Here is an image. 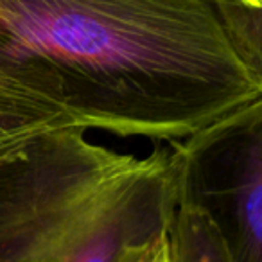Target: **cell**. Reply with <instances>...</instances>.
<instances>
[{
	"label": "cell",
	"mask_w": 262,
	"mask_h": 262,
	"mask_svg": "<svg viewBox=\"0 0 262 262\" xmlns=\"http://www.w3.org/2000/svg\"><path fill=\"white\" fill-rule=\"evenodd\" d=\"M171 153L178 203L207 219L233 262H262V94Z\"/></svg>",
	"instance_id": "3"
},
{
	"label": "cell",
	"mask_w": 262,
	"mask_h": 262,
	"mask_svg": "<svg viewBox=\"0 0 262 262\" xmlns=\"http://www.w3.org/2000/svg\"><path fill=\"white\" fill-rule=\"evenodd\" d=\"M217 2H228V4H235L241 8H250V9H260L262 0H217Z\"/></svg>",
	"instance_id": "8"
},
{
	"label": "cell",
	"mask_w": 262,
	"mask_h": 262,
	"mask_svg": "<svg viewBox=\"0 0 262 262\" xmlns=\"http://www.w3.org/2000/svg\"><path fill=\"white\" fill-rule=\"evenodd\" d=\"M169 239L176 262H233L207 219L185 203L176 205Z\"/></svg>",
	"instance_id": "5"
},
{
	"label": "cell",
	"mask_w": 262,
	"mask_h": 262,
	"mask_svg": "<svg viewBox=\"0 0 262 262\" xmlns=\"http://www.w3.org/2000/svg\"><path fill=\"white\" fill-rule=\"evenodd\" d=\"M79 127L34 139L0 164V262H119L171 225V149L113 151Z\"/></svg>",
	"instance_id": "2"
},
{
	"label": "cell",
	"mask_w": 262,
	"mask_h": 262,
	"mask_svg": "<svg viewBox=\"0 0 262 262\" xmlns=\"http://www.w3.org/2000/svg\"><path fill=\"white\" fill-rule=\"evenodd\" d=\"M119 262H176L169 239V228L147 241L131 244L120 255Z\"/></svg>",
	"instance_id": "7"
},
{
	"label": "cell",
	"mask_w": 262,
	"mask_h": 262,
	"mask_svg": "<svg viewBox=\"0 0 262 262\" xmlns=\"http://www.w3.org/2000/svg\"><path fill=\"white\" fill-rule=\"evenodd\" d=\"M77 127L189 139L262 94L215 0H0Z\"/></svg>",
	"instance_id": "1"
},
{
	"label": "cell",
	"mask_w": 262,
	"mask_h": 262,
	"mask_svg": "<svg viewBox=\"0 0 262 262\" xmlns=\"http://www.w3.org/2000/svg\"><path fill=\"white\" fill-rule=\"evenodd\" d=\"M67 127L77 126L52 83L0 24V164Z\"/></svg>",
	"instance_id": "4"
},
{
	"label": "cell",
	"mask_w": 262,
	"mask_h": 262,
	"mask_svg": "<svg viewBox=\"0 0 262 262\" xmlns=\"http://www.w3.org/2000/svg\"><path fill=\"white\" fill-rule=\"evenodd\" d=\"M215 4L237 51L262 79V8H241L217 0Z\"/></svg>",
	"instance_id": "6"
}]
</instances>
